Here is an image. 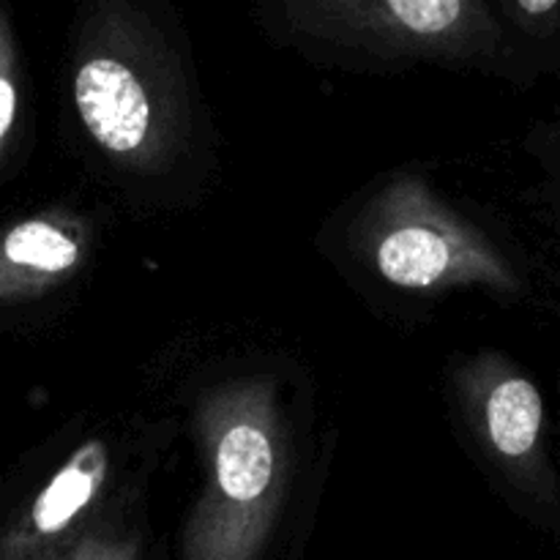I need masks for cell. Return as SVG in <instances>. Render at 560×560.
Listing matches in <instances>:
<instances>
[{
	"instance_id": "9c48e42d",
	"label": "cell",
	"mask_w": 560,
	"mask_h": 560,
	"mask_svg": "<svg viewBox=\"0 0 560 560\" xmlns=\"http://www.w3.org/2000/svg\"><path fill=\"white\" fill-rule=\"evenodd\" d=\"M520 9L528 11V14H547V11L558 9L556 0H523L520 3Z\"/></svg>"
},
{
	"instance_id": "ba28073f",
	"label": "cell",
	"mask_w": 560,
	"mask_h": 560,
	"mask_svg": "<svg viewBox=\"0 0 560 560\" xmlns=\"http://www.w3.org/2000/svg\"><path fill=\"white\" fill-rule=\"evenodd\" d=\"M11 118H14V88H11L9 80L0 77V137L11 126Z\"/></svg>"
},
{
	"instance_id": "7a4b0ae2",
	"label": "cell",
	"mask_w": 560,
	"mask_h": 560,
	"mask_svg": "<svg viewBox=\"0 0 560 560\" xmlns=\"http://www.w3.org/2000/svg\"><path fill=\"white\" fill-rule=\"evenodd\" d=\"M454 252L443 233L421 224H408L377 246V266L383 277L402 288H430L452 268Z\"/></svg>"
},
{
	"instance_id": "5b68a950",
	"label": "cell",
	"mask_w": 560,
	"mask_h": 560,
	"mask_svg": "<svg viewBox=\"0 0 560 560\" xmlns=\"http://www.w3.org/2000/svg\"><path fill=\"white\" fill-rule=\"evenodd\" d=\"M91 452L77 454L74 463L60 470L52 485L42 492V498L36 501V512H33V525L38 534H58L91 501L98 479L96 459L91 457Z\"/></svg>"
},
{
	"instance_id": "3957f363",
	"label": "cell",
	"mask_w": 560,
	"mask_h": 560,
	"mask_svg": "<svg viewBox=\"0 0 560 560\" xmlns=\"http://www.w3.org/2000/svg\"><path fill=\"white\" fill-rule=\"evenodd\" d=\"M219 487L235 503H249L266 492L273 474V448L255 424H233L219 441Z\"/></svg>"
},
{
	"instance_id": "52a82bcc",
	"label": "cell",
	"mask_w": 560,
	"mask_h": 560,
	"mask_svg": "<svg viewBox=\"0 0 560 560\" xmlns=\"http://www.w3.org/2000/svg\"><path fill=\"white\" fill-rule=\"evenodd\" d=\"M388 14L397 22H402L408 31L421 33V36H432V33H443L459 20L463 14V3L457 0H394L386 5Z\"/></svg>"
},
{
	"instance_id": "6da1fadb",
	"label": "cell",
	"mask_w": 560,
	"mask_h": 560,
	"mask_svg": "<svg viewBox=\"0 0 560 560\" xmlns=\"http://www.w3.org/2000/svg\"><path fill=\"white\" fill-rule=\"evenodd\" d=\"M80 118L98 145L131 153L142 145L151 124V104L129 66L113 58L88 60L74 80Z\"/></svg>"
},
{
	"instance_id": "30bf717a",
	"label": "cell",
	"mask_w": 560,
	"mask_h": 560,
	"mask_svg": "<svg viewBox=\"0 0 560 560\" xmlns=\"http://www.w3.org/2000/svg\"><path fill=\"white\" fill-rule=\"evenodd\" d=\"M71 560H129L126 556H120V552H107V550H85L80 552L77 558Z\"/></svg>"
},
{
	"instance_id": "8992f818",
	"label": "cell",
	"mask_w": 560,
	"mask_h": 560,
	"mask_svg": "<svg viewBox=\"0 0 560 560\" xmlns=\"http://www.w3.org/2000/svg\"><path fill=\"white\" fill-rule=\"evenodd\" d=\"M5 255L16 266L58 273L74 266L80 257V246L52 224L33 219V222H22L11 230L5 238Z\"/></svg>"
},
{
	"instance_id": "277c9868",
	"label": "cell",
	"mask_w": 560,
	"mask_h": 560,
	"mask_svg": "<svg viewBox=\"0 0 560 560\" xmlns=\"http://www.w3.org/2000/svg\"><path fill=\"white\" fill-rule=\"evenodd\" d=\"M487 427L495 448L506 457H525L541 427V397L523 377L503 381L487 402Z\"/></svg>"
}]
</instances>
